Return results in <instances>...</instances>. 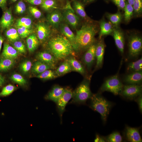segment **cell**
Masks as SVG:
<instances>
[{
	"label": "cell",
	"instance_id": "cell-38",
	"mask_svg": "<svg viewBox=\"0 0 142 142\" xmlns=\"http://www.w3.org/2000/svg\"><path fill=\"white\" fill-rule=\"evenodd\" d=\"M133 6L134 12L136 16L141 15L142 12V0H134Z\"/></svg>",
	"mask_w": 142,
	"mask_h": 142
},
{
	"label": "cell",
	"instance_id": "cell-41",
	"mask_svg": "<svg viewBox=\"0 0 142 142\" xmlns=\"http://www.w3.org/2000/svg\"><path fill=\"white\" fill-rule=\"evenodd\" d=\"M17 31L20 37L22 38H26L32 32V31L30 29L23 27H17Z\"/></svg>",
	"mask_w": 142,
	"mask_h": 142
},
{
	"label": "cell",
	"instance_id": "cell-46",
	"mask_svg": "<svg viewBox=\"0 0 142 142\" xmlns=\"http://www.w3.org/2000/svg\"><path fill=\"white\" fill-rule=\"evenodd\" d=\"M28 3L35 5H41L44 0H25Z\"/></svg>",
	"mask_w": 142,
	"mask_h": 142
},
{
	"label": "cell",
	"instance_id": "cell-7",
	"mask_svg": "<svg viewBox=\"0 0 142 142\" xmlns=\"http://www.w3.org/2000/svg\"><path fill=\"white\" fill-rule=\"evenodd\" d=\"M142 87L139 84H130L124 85L120 94L124 97L133 99L141 95Z\"/></svg>",
	"mask_w": 142,
	"mask_h": 142
},
{
	"label": "cell",
	"instance_id": "cell-31",
	"mask_svg": "<svg viewBox=\"0 0 142 142\" xmlns=\"http://www.w3.org/2000/svg\"><path fill=\"white\" fill-rule=\"evenodd\" d=\"M58 77L55 71L50 69L47 70L36 76L37 78L45 80L51 79Z\"/></svg>",
	"mask_w": 142,
	"mask_h": 142
},
{
	"label": "cell",
	"instance_id": "cell-15",
	"mask_svg": "<svg viewBox=\"0 0 142 142\" xmlns=\"http://www.w3.org/2000/svg\"><path fill=\"white\" fill-rule=\"evenodd\" d=\"M125 134L127 140L130 142H142L139 130L137 128L126 126Z\"/></svg>",
	"mask_w": 142,
	"mask_h": 142
},
{
	"label": "cell",
	"instance_id": "cell-43",
	"mask_svg": "<svg viewBox=\"0 0 142 142\" xmlns=\"http://www.w3.org/2000/svg\"><path fill=\"white\" fill-rule=\"evenodd\" d=\"M26 9V5L22 1L19 2L15 7V12L17 14H22L25 11Z\"/></svg>",
	"mask_w": 142,
	"mask_h": 142
},
{
	"label": "cell",
	"instance_id": "cell-30",
	"mask_svg": "<svg viewBox=\"0 0 142 142\" xmlns=\"http://www.w3.org/2000/svg\"><path fill=\"white\" fill-rule=\"evenodd\" d=\"M142 57L136 61L129 63L127 67V70L132 72L142 71Z\"/></svg>",
	"mask_w": 142,
	"mask_h": 142
},
{
	"label": "cell",
	"instance_id": "cell-55",
	"mask_svg": "<svg viewBox=\"0 0 142 142\" xmlns=\"http://www.w3.org/2000/svg\"><path fill=\"white\" fill-rule=\"evenodd\" d=\"M104 0L106 1H107V2L108 1V0Z\"/></svg>",
	"mask_w": 142,
	"mask_h": 142
},
{
	"label": "cell",
	"instance_id": "cell-20",
	"mask_svg": "<svg viewBox=\"0 0 142 142\" xmlns=\"http://www.w3.org/2000/svg\"><path fill=\"white\" fill-rule=\"evenodd\" d=\"M124 80L125 82L128 84H139L142 82V71L132 72L126 75Z\"/></svg>",
	"mask_w": 142,
	"mask_h": 142
},
{
	"label": "cell",
	"instance_id": "cell-49",
	"mask_svg": "<svg viewBox=\"0 0 142 142\" xmlns=\"http://www.w3.org/2000/svg\"><path fill=\"white\" fill-rule=\"evenodd\" d=\"M7 0H0V7L3 9H4Z\"/></svg>",
	"mask_w": 142,
	"mask_h": 142
},
{
	"label": "cell",
	"instance_id": "cell-21",
	"mask_svg": "<svg viewBox=\"0 0 142 142\" xmlns=\"http://www.w3.org/2000/svg\"><path fill=\"white\" fill-rule=\"evenodd\" d=\"M19 54L18 52L14 48L6 43H4L2 57L15 59Z\"/></svg>",
	"mask_w": 142,
	"mask_h": 142
},
{
	"label": "cell",
	"instance_id": "cell-40",
	"mask_svg": "<svg viewBox=\"0 0 142 142\" xmlns=\"http://www.w3.org/2000/svg\"><path fill=\"white\" fill-rule=\"evenodd\" d=\"M13 42L14 48L19 53L21 54H24L26 53L25 46L22 42L18 40Z\"/></svg>",
	"mask_w": 142,
	"mask_h": 142
},
{
	"label": "cell",
	"instance_id": "cell-12",
	"mask_svg": "<svg viewBox=\"0 0 142 142\" xmlns=\"http://www.w3.org/2000/svg\"><path fill=\"white\" fill-rule=\"evenodd\" d=\"M96 45L95 43L92 44L86 50L83 56V62L88 69L91 67L96 59Z\"/></svg>",
	"mask_w": 142,
	"mask_h": 142
},
{
	"label": "cell",
	"instance_id": "cell-39",
	"mask_svg": "<svg viewBox=\"0 0 142 142\" xmlns=\"http://www.w3.org/2000/svg\"><path fill=\"white\" fill-rule=\"evenodd\" d=\"M16 88L11 84H9L4 87L0 92V97L5 96L11 93L16 89Z\"/></svg>",
	"mask_w": 142,
	"mask_h": 142
},
{
	"label": "cell",
	"instance_id": "cell-26",
	"mask_svg": "<svg viewBox=\"0 0 142 142\" xmlns=\"http://www.w3.org/2000/svg\"><path fill=\"white\" fill-rule=\"evenodd\" d=\"M15 63L14 59L2 57L0 59V71L5 72L8 70Z\"/></svg>",
	"mask_w": 142,
	"mask_h": 142
},
{
	"label": "cell",
	"instance_id": "cell-32",
	"mask_svg": "<svg viewBox=\"0 0 142 142\" xmlns=\"http://www.w3.org/2000/svg\"><path fill=\"white\" fill-rule=\"evenodd\" d=\"M106 16L110 22L116 27H118L122 19V15L119 11L114 14L108 13Z\"/></svg>",
	"mask_w": 142,
	"mask_h": 142
},
{
	"label": "cell",
	"instance_id": "cell-8",
	"mask_svg": "<svg viewBox=\"0 0 142 142\" xmlns=\"http://www.w3.org/2000/svg\"><path fill=\"white\" fill-rule=\"evenodd\" d=\"M73 93V92L71 89L65 88L63 94L56 103L57 110L61 119L65 111L66 105L72 98Z\"/></svg>",
	"mask_w": 142,
	"mask_h": 142
},
{
	"label": "cell",
	"instance_id": "cell-5",
	"mask_svg": "<svg viewBox=\"0 0 142 142\" xmlns=\"http://www.w3.org/2000/svg\"><path fill=\"white\" fill-rule=\"evenodd\" d=\"M124 85L117 74L107 79L100 88L102 92L108 91L115 95L120 94Z\"/></svg>",
	"mask_w": 142,
	"mask_h": 142
},
{
	"label": "cell",
	"instance_id": "cell-45",
	"mask_svg": "<svg viewBox=\"0 0 142 142\" xmlns=\"http://www.w3.org/2000/svg\"><path fill=\"white\" fill-rule=\"evenodd\" d=\"M119 9H124L125 6V0H111Z\"/></svg>",
	"mask_w": 142,
	"mask_h": 142
},
{
	"label": "cell",
	"instance_id": "cell-33",
	"mask_svg": "<svg viewBox=\"0 0 142 142\" xmlns=\"http://www.w3.org/2000/svg\"><path fill=\"white\" fill-rule=\"evenodd\" d=\"M32 20L29 17H23L18 19L15 24L16 26L23 27L27 29H30L32 25Z\"/></svg>",
	"mask_w": 142,
	"mask_h": 142
},
{
	"label": "cell",
	"instance_id": "cell-54",
	"mask_svg": "<svg viewBox=\"0 0 142 142\" xmlns=\"http://www.w3.org/2000/svg\"><path fill=\"white\" fill-rule=\"evenodd\" d=\"M17 0H11V1L13 2H14L17 1Z\"/></svg>",
	"mask_w": 142,
	"mask_h": 142
},
{
	"label": "cell",
	"instance_id": "cell-51",
	"mask_svg": "<svg viewBox=\"0 0 142 142\" xmlns=\"http://www.w3.org/2000/svg\"><path fill=\"white\" fill-rule=\"evenodd\" d=\"M4 40V38L2 35L0 33V51L1 50L2 45Z\"/></svg>",
	"mask_w": 142,
	"mask_h": 142
},
{
	"label": "cell",
	"instance_id": "cell-42",
	"mask_svg": "<svg viewBox=\"0 0 142 142\" xmlns=\"http://www.w3.org/2000/svg\"><path fill=\"white\" fill-rule=\"evenodd\" d=\"M31 62L29 60H26L22 62L20 64V68L21 70L24 73L28 72L32 66Z\"/></svg>",
	"mask_w": 142,
	"mask_h": 142
},
{
	"label": "cell",
	"instance_id": "cell-28",
	"mask_svg": "<svg viewBox=\"0 0 142 142\" xmlns=\"http://www.w3.org/2000/svg\"><path fill=\"white\" fill-rule=\"evenodd\" d=\"M73 7L74 10L78 15L84 19L87 18V16L82 3L78 1H75L73 3Z\"/></svg>",
	"mask_w": 142,
	"mask_h": 142
},
{
	"label": "cell",
	"instance_id": "cell-17",
	"mask_svg": "<svg viewBox=\"0 0 142 142\" xmlns=\"http://www.w3.org/2000/svg\"><path fill=\"white\" fill-rule=\"evenodd\" d=\"M105 45L103 41L100 40L96 44L95 49V58L96 59V68L102 66L103 63L105 51Z\"/></svg>",
	"mask_w": 142,
	"mask_h": 142
},
{
	"label": "cell",
	"instance_id": "cell-35",
	"mask_svg": "<svg viewBox=\"0 0 142 142\" xmlns=\"http://www.w3.org/2000/svg\"><path fill=\"white\" fill-rule=\"evenodd\" d=\"M41 6L42 8L46 11L57 8V3L54 0H44Z\"/></svg>",
	"mask_w": 142,
	"mask_h": 142
},
{
	"label": "cell",
	"instance_id": "cell-18",
	"mask_svg": "<svg viewBox=\"0 0 142 142\" xmlns=\"http://www.w3.org/2000/svg\"><path fill=\"white\" fill-rule=\"evenodd\" d=\"M13 18L10 9L4 12L0 20V28L2 30L9 28L12 24Z\"/></svg>",
	"mask_w": 142,
	"mask_h": 142
},
{
	"label": "cell",
	"instance_id": "cell-19",
	"mask_svg": "<svg viewBox=\"0 0 142 142\" xmlns=\"http://www.w3.org/2000/svg\"><path fill=\"white\" fill-rule=\"evenodd\" d=\"M65 89L59 85L55 86L46 95L45 98L56 103L63 94Z\"/></svg>",
	"mask_w": 142,
	"mask_h": 142
},
{
	"label": "cell",
	"instance_id": "cell-48",
	"mask_svg": "<svg viewBox=\"0 0 142 142\" xmlns=\"http://www.w3.org/2000/svg\"><path fill=\"white\" fill-rule=\"evenodd\" d=\"M95 142H106L105 138L102 137L99 135L96 134L95 138L94 140Z\"/></svg>",
	"mask_w": 142,
	"mask_h": 142
},
{
	"label": "cell",
	"instance_id": "cell-29",
	"mask_svg": "<svg viewBox=\"0 0 142 142\" xmlns=\"http://www.w3.org/2000/svg\"><path fill=\"white\" fill-rule=\"evenodd\" d=\"M5 34L8 39L11 42L18 40L20 38L17 30L13 28H8L5 32Z\"/></svg>",
	"mask_w": 142,
	"mask_h": 142
},
{
	"label": "cell",
	"instance_id": "cell-1",
	"mask_svg": "<svg viewBox=\"0 0 142 142\" xmlns=\"http://www.w3.org/2000/svg\"><path fill=\"white\" fill-rule=\"evenodd\" d=\"M98 31L97 26L90 23L84 24L77 30L75 35L76 51L86 50L95 43V36Z\"/></svg>",
	"mask_w": 142,
	"mask_h": 142
},
{
	"label": "cell",
	"instance_id": "cell-10",
	"mask_svg": "<svg viewBox=\"0 0 142 142\" xmlns=\"http://www.w3.org/2000/svg\"><path fill=\"white\" fill-rule=\"evenodd\" d=\"M37 37L39 40L43 42L47 39L51 34L49 26L43 22L38 23L36 26Z\"/></svg>",
	"mask_w": 142,
	"mask_h": 142
},
{
	"label": "cell",
	"instance_id": "cell-16",
	"mask_svg": "<svg viewBox=\"0 0 142 142\" xmlns=\"http://www.w3.org/2000/svg\"><path fill=\"white\" fill-rule=\"evenodd\" d=\"M59 28L61 33L69 40L73 50L76 51L75 44V35L67 24L62 23Z\"/></svg>",
	"mask_w": 142,
	"mask_h": 142
},
{
	"label": "cell",
	"instance_id": "cell-22",
	"mask_svg": "<svg viewBox=\"0 0 142 142\" xmlns=\"http://www.w3.org/2000/svg\"><path fill=\"white\" fill-rule=\"evenodd\" d=\"M114 28L112 23L102 20L100 23V31L99 38L101 39L102 37L106 35H109L112 33Z\"/></svg>",
	"mask_w": 142,
	"mask_h": 142
},
{
	"label": "cell",
	"instance_id": "cell-23",
	"mask_svg": "<svg viewBox=\"0 0 142 142\" xmlns=\"http://www.w3.org/2000/svg\"><path fill=\"white\" fill-rule=\"evenodd\" d=\"M66 60L69 64L72 71L78 72L82 74H85V71L84 67L75 58L70 57Z\"/></svg>",
	"mask_w": 142,
	"mask_h": 142
},
{
	"label": "cell",
	"instance_id": "cell-34",
	"mask_svg": "<svg viewBox=\"0 0 142 142\" xmlns=\"http://www.w3.org/2000/svg\"><path fill=\"white\" fill-rule=\"evenodd\" d=\"M124 10L125 20L126 22H129L131 20L133 15L134 9L133 6L127 2H126Z\"/></svg>",
	"mask_w": 142,
	"mask_h": 142
},
{
	"label": "cell",
	"instance_id": "cell-11",
	"mask_svg": "<svg viewBox=\"0 0 142 142\" xmlns=\"http://www.w3.org/2000/svg\"><path fill=\"white\" fill-rule=\"evenodd\" d=\"M47 18L49 24L56 29L59 28L63 20V14L60 10L57 9L49 13Z\"/></svg>",
	"mask_w": 142,
	"mask_h": 142
},
{
	"label": "cell",
	"instance_id": "cell-53",
	"mask_svg": "<svg viewBox=\"0 0 142 142\" xmlns=\"http://www.w3.org/2000/svg\"><path fill=\"white\" fill-rule=\"evenodd\" d=\"M128 2L130 4L133 6L134 0H127Z\"/></svg>",
	"mask_w": 142,
	"mask_h": 142
},
{
	"label": "cell",
	"instance_id": "cell-2",
	"mask_svg": "<svg viewBox=\"0 0 142 142\" xmlns=\"http://www.w3.org/2000/svg\"><path fill=\"white\" fill-rule=\"evenodd\" d=\"M47 47L50 53L57 60L66 58L72 54L73 49L70 42L64 36H58L50 39Z\"/></svg>",
	"mask_w": 142,
	"mask_h": 142
},
{
	"label": "cell",
	"instance_id": "cell-47",
	"mask_svg": "<svg viewBox=\"0 0 142 142\" xmlns=\"http://www.w3.org/2000/svg\"><path fill=\"white\" fill-rule=\"evenodd\" d=\"M138 104L139 110L142 112V97L141 95L139 96L136 100Z\"/></svg>",
	"mask_w": 142,
	"mask_h": 142
},
{
	"label": "cell",
	"instance_id": "cell-24",
	"mask_svg": "<svg viewBox=\"0 0 142 142\" xmlns=\"http://www.w3.org/2000/svg\"><path fill=\"white\" fill-rule=\"evenodd\" d=\"M53 69L50 65L41 61L38 60L35 62L32 67V71L35 74H40L45 70Z\"/></svg>",
	"mask_w": 142,
	"mask_h": 142
},
{
	"label": "cell",
	"instance_id": "cell-3",
	"mask_svg": "<svg viewBox=\"0 0 142 142\" xmlns=\"http://www.w3.org/2000/svg\"><path fill=\"white\" fill-rule=\"evenodd\" d=\"M90 99V107L99 113L103 122L105 123L112 106L111 103L99 94H93Z\"/></svg>",
	"mask_w": 142,
	"mask_h": 142
},
{
	"label": "cell",
	"instance_id": "cell-52",
	"mask_svg": "<svg viewBox=\"0 0 142 142\" xmlns=\"http://www.w3.org/2000/svg\"><path fill=\"white\" fill-rule=\"evenodd\" d=\"M95 0H83V1L85 4H88L92 2Z\"/></svg>",
	"mask_w": 142,
	"mask_h": 142
},
{
	"label": "cell",
	"instance_id": "cell-6",
	"mask_svg": "<svg viewBox=\"0 0 142 142\" xmlns=\"http://www.w3.org/2000/svg\"><path fill=\"white\" fill-rule=\"evenodd\" d=\"M129 53L131 57H135L140 53L142 48V40L139 36L134 35L129 38L128 43Z\"/></svg>",
	"mask_w": 142,
	"mask_h": 142
},
{
	"label": "cell",
	"instance_id": "cell-4",
	"mask_svg": "<svg viewBox=\"0 0 142 142\" xmlns=\"http://www.w3.org/2000/svg\"><path fill=\"white\" fill-rule=\"evenodd\" d=\"M89 84L90 81L89 80L83 81L73 92L70 103L84 104L88 99H90L93 94L91 91Z\"/></svg>",
	"mask_w": 142,
	"mask_h": 142
},
{
	"label": "cell",
	"instance_id": "cell-50",
	"mask_svg": "<svg viewBox=\"0 0 142 142\" xmlns=\"http://www.w3.org/2000/svg\"><path fill=\"white\" fill-rule=\"evenodd\" d=\"M5 82V79L4 77L0 74V88L1 87Z\"/></svg>",
	"mask_w": 142,
	"mask_h": 142
},
{
	"label": "cell",
	"instance_id": "cell-44",
	"mask_svg": "<svg viewBox=\"0 0 142 142\" xmlns=\"http://www.w3.org/2000/svg\"><path fill=\"white\" fill-rule=\"evenodd\" d=\"M29 10L31 14L36 18H40L42 16V13L40 11L35 7L31 6Z\"/></svg>",
	"mask_w": 142,
	"mask_h": 142
},
{
	"label": "cell",
	"instance_id": "cell-25",
	"mask_svg": "<svg viewBox=\"0 0 142 142\" xmlns=\"http://www.w3.org/2000/svg\"><path fill=\"white\" fill-rule=\"evenodd\" d=\"M39 40L37 36L34 34L30 35L27 38V46L30 52H33L37 49L39 44Z\"/></svg>",
	"mask_w": 142,
	"mask_h": 142
},
{
	"label": "cell",
	"instance_id": "cell-13",
	"mask_svg": "<svg viewBox=\"0 0 142 142\" xmlns=\"http://www.w3.org/2000/svg\"><path fill=\"white\" fill-rule=\"evenodd\" d=\"M36 57L38 60L50 65L53 69L55 68L57 60L50 53L45 51L40 52L37 54Z\"/></svg>",
	"mask_w": 142,
	"mask_h": 142
},
{
	"label": "cell",
	"instance_id": "cell-37",
	"mask_svg": "<svg viewBox=\"0 0 142 142\" xmlns=\"http://www.w3.org/2000/svg\"><path fill=\"white\" fill-rule=\"evenodd\" d=\"M11 80L15 83L22 86L25 85L27 83L26 80L21 75L18 74H14L10 77Z\"/></svg>",
	"mask_w": 142,
	"mask_h": 142
},
{
	"label": "cell",
	"instance_id": "cell-36",
	"mask_svg": "<svg viewBox=\"0 0 142 142\" xmlns=\"http://www.w3.org/2000/svg\"><path fill=\"white\" fill-rule=\"evenodd\" d=\"M105 139L106 141L109 142H121L122 141L123 139L120 133L118 132L112 133L106 137Z\"/></svg>",
	"mask_w": 142,
	"mask_h": 142
},
{
	"label": "cell",
	"instance_id": "cell-27",
	"mask_svg": "<svg viewBox=\"0 0 142 142\" xmlns=\"http://www.w3.org/2000/svg\"><path fill=\"white\" fill-rule=\"evenodd\" d=\"M72 71L70 65L66 60L63 62L55 71L58 77L63 75Z\"/></svg>",
	"mask_w": 142,
	"mask_h": 142
},
{
	"label": "cell",
	"instance_id": "cell-9",
	"mask_svg": "<svg viewBox=\"0 0 142 142\" xmlns=\"http://www.w3.org/2000/svg\"><path fill=\"white\" fill-rule=\"evenodd\" d=\"M63 20L67 24L74 29H76L78 25L79 18L75 14L73 9H66L62 13Z\"/></svg>",
	"mask_w": 142,
	"mask_h": 142
},
{
	"label": "cell",
	"instance_id": "cell-14",
	"mask_svg": "<svg viewBox=\"0 0 142 142\" xmlns=\"http://www.w3.org/2000/svg\"><path fill=\"white\" fill-rule=\"evenodd\" d=\"M112 33L116 47L121 53L123 54L125 43L123 32L118 27H116L114 28Z\"/></svg>",
	"mask_w": 142,
	"mask_h": 142
}]
</instances>
